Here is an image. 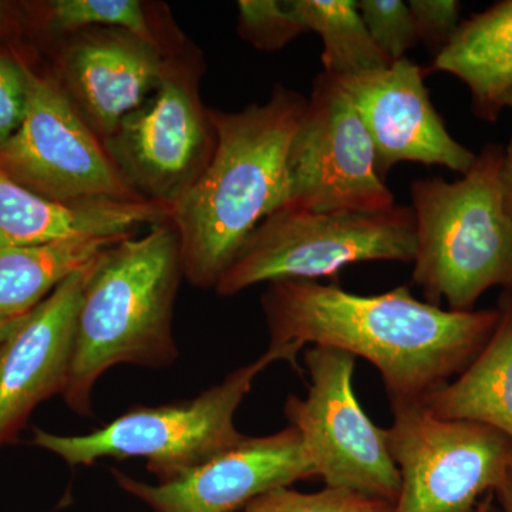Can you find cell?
<instances>
[{
    "label": "cell",
    "instance_id": "cell-1",
    "mask_svg": "<svg viewBox=\"0 0 512 512\" xmlns=\"http://www.w3.org/2000/svg\"><path fill=\"white\" fill-rule=\"evenodd\" d=\"M262 311L272 348L326 346L379 370L390 407L424 404L460 375L497 328L500 312L448 311L407 286L356 295L315 281L268 284Z\"/></svg>",
    "mask_w": 512,
    "mask_h": 512
},
{
    "label": "cell",
    "instance_id": "cell-3",
    "mask_svg": "<svg viewBox=\"0 0 512 512\" xmlns=\"http://www.w3.org/2000/svg\"><path fill=\"white\" fill-rule=\"evenodd\" d=\"M183 276L180 239L170 220L117 242L94 261L62 392L74 413L92 416L94 386L110 367H164L177 359L173 313Z\"/></svg>",
    "mask_w": 512,
    "mask_h": 512
},
{
    "label": "cell",
    "instance_id": "cell-11",
    "mask_svg": "<svg viewBox=\"0 0 512 512\" xmlns=\"http://www.w3.org/2000/svg\"><path fill=\"white\" fill-rule=\"evenodd\" d=\"M394 205L355 103L338 80L319 73L289 146L281 208L375 212Z\"/></svg>",
    "mask_w": 512,
    "mask_h": 512
},
{
    "label": "cell",
    "instance_id": "cell-6",
    "mask_svg": "<svg viewBox=\"0 0 512 512\" xmlns=\"http://www.w3.org/2000/svg\"><path fill=\"white\" fill-rule=\"evenodd\" d=\"M412 207L312 211L279 208L252 232L214 291L232 296L258 284L336 278L359 262H413Z\"/></svg>",
    "mask_w": 512,
    "mask_h": 512
},
{
    "label": "cell",
    "instance_id": "cell-25",
    "mask_svg": "<svg viewBox=\"0 0 512 512\" xmlns=\"http://www.w3.org/2000/svg\"><path fill=\"white\" fill-rule=\"evenodd\" d=\"M30 64L18 50L0 43V146L25 119Z\"/></svg>",
    "mask_w": 512,
    "mask_h": 512
},
{
    "label": "cell",
    "instance_id": "cell-20",
    "mask_svg": "<svg viewBox=\"0 0 512 512\" xmlns=\"http://www.w3.org/2000/svg\"><path fill=\"white\" fill-rule=\"evenodd\" d=\"M28 23L60 37L89 28L120 29L156 47L164 56L183 52L190 40L171 18L167 5L143 0H50L25 6Z\"/></svg>",
    "mask_w": 512,
    "mask_h": 512
},
{
    "label": "cell",
    "instance_id": "cell-27",
    "mask_svg": "<svg viewBox=\"0 0 512 512\" xmlns=\"http://www.w3.org/2000/svg\"><path fill=\"white\" fill-rule=\"evenodd\" d=\"M22 9L13 3L0 0V42L5 37L19 33L23 29V22H28L26 12L22 15Z\"/></svg>",
    "mask_w": 512,
    "mask_h": 512
},
{
    "label": "cell",
    "instance_id": "cell-19",
    "mask_svg": "<svg viewBox=\"0 0 512 512\" xmlns=\"http://www.w3.org/2000/svg\"><path fill=\"white\" fill-rule=\"evenodd\" d=\"M130 237H84L0 249V319H19L107 248Z\"/></svg>",
    "mask_w": 512,
    "mask_h": 512
},
{
    "label": "cell",
    "instance_id": "cell-7",
    "mask_svg": "<svg viewBox=\"0 0 512 512\" xmlns=\"http://www.w3.org/2000/svg\"><path fill=\"white\" fill-rule=\"evenodd\" d=\"M202 74L201 50L188 42L168 57L153 92L103 143L144 200L173 207L214 156L217 134L201 101Z\"/></svg>",
    "mask_w": 512,
    "mask_h": 512
},
{
    "label": "cell",
    "instance_id": "cell-8",
    "mask_svg": "<svg viewBox=\"0 0 512 512\" xmlns=\"http://www.w3.org/2000/svg\"><path fill=\"white\" fill-rule=\"evenodd\" d=\"M384 429L400 474L393 512H476L512 466V441L500 431L434 416L424 404L390 407Z\"/></svg>",
    "mask_w": 512,
    "mask_h": 512
},
{
    "label": "cell",
    "instance_id": "cell-26",
    "mask_svg": "<svg viewBox=\"0 0 512 512\" xmlns=\"http://www.w3.org/2000/svg\"><path fill=\"white\" fill-rule=\"evenodd\" d=\"M407 5L419 42L443 49L460 25L461 3L457 0H410Z\"/></svg>",
    "mask_w": 512,
    "mask_h": 512
},
{
    "label": "cell",
    "instance_id": "cell-30",
    "mask_svg": "<svg viewBox=\"0 0 512 512\" xmlns=\"http://www.w3.org/2000/svg\"><path fill=\"white\" fill-rule=\"evenodd\" d=\"M20 320H22V318L0 319V346H2V343L5 342L10 333L13 332V329L19 325Z\"/></svg>",
    "mask_w": 512,
    "mask_h": 512
},
{
    "label": "cell",
    "instance_id": "cell-31",
    "mask_svg": "<svg viewBox=\"0 0 512 512\" xmlns=\"http://www.w3.org/2000/svg\"><path fill=\"white\" fill-rule=\"evenodd\" d=\"M494 500L493 494L488 495V497H485L483 501H481V504L478 505L476 512H485L487 511L488 505L491 504V501Z\"/></svg>",
    "mask_w": 512,
    "mask_h": 512
},
{
    "label": "cell",
    "instance_id": "cell-2",
    "mask_svg": "<svg viewBox=\"0 0 512 512\" xmlns=\"http://www.w3.org/2000/svg\"><path fill=\"white\" fill-rule=\"evenodd\" d=\"M305 106V96L276 84L264 104L210 109L214 156L170 214L191 285L214 289L252 232L284 204L286 158Z\"/></svg>",
    "mask_w": 512,
    "mask_h": 512
},
{
    "label": "cell",
    "instance_id": "cell-22",
    "mask_svg": "<svg viewBox=\"0 0 512 512\" xmlns=\"http://www.w3.org/2000/svg\"><path fill=\"white\" fill-rule=\"evenodd\" d=\"M238 33L261 52H279L306 33L295 0H241Z\"/></svg>",
    "mask_w": 512,
    "mask_h": 512
},
{
    "label": "cell",
    "instance_id": "cell-17",
    "mask_svg": "<svg viewBox=\"0 0 512 512\" xmlns=\"http://www.w3.org/2000/svg\"><path fill=\"white\" fill-rule=\"evenodd\" d=\"M431 72L457 77L470 90L478 119L497 121L505 94L512 89V0L461 20L427 69Z\"/></svg>",
    "mask_w": 512,
    "mask_h": 512
},
{
    "label": "cell",
    "instance_id": "cell-13",
    "mask_svg": "<svg viewBox=\"0 0 512 512\" xmlns=\"http://www.w3.org/2000/svg\"><path fill=\"white\" fill-rule=\"evenodd\" d=\"M426 73L403 57L375 72L336 79L372 137L383 180L403 161L440 165L461 175L476 163L477 154L448 133L434 109L424 84Z\"/></svg>",
    "mask_w": 512,
    "mask_h": 512
},
{
    "label": "cell",
    "instance_id": "cell-9",
    "mask_svg": "<svg viewBox=\"0 0 512 512\" xmlns=\"http://www.w3.org/2000/svg\"><path fill=\"white\" fill-rule=\"evenodd\" d=\"M311 384L306 397L288 396L284 413L325 487L342 488L396 504L400 474L383 427L360 406L353 386L356 357L311 346L303 352Z\"/></svg>",
    "mask_w": 512,
    "mask_h": 512
},
{
    "label": "cell",
    "instance_id": "cell-18",
    "mask_svg": "<svg viewBox=\"0 0 512 512\" xmlns=\"http://www.w3.org/2000/svg\"><path fill=\"white\" fill-rule=\"evenodd\" d=\"M500 319L476 359L424 402L434 416L473 421L512 441V291L500 298Z\"/></svg>",
    "mask_w": 512,
    "mask_h": 512
},
{
    "label": "cell",
    "instance_id": "cell-33",
    "mask_svg": "<svg viewBox=\"0 0 512 512\" xmlns=\"http://www.w3.org/2000/svg\"><path fill=\"white\" fill-rule=\"evenodd\" d=\"M493 497H494V495H493ZM485 512H500V511H498L497 507H494L493 501H491V504L488 505L487 511H485Z\"/></svg>",
    "mask_w": 512,
    "mask_h": 512
},
{
    "label": "cell",
    "instance_id": "cell-12",
    "mask_svg": "<svg viewBox=\"0 0 512 512\" xmlns=\"http://www.w3.org/2000/svg\"><path fill=\"white\" fill-rule=\"evenodd\" d=\"M117 485L151 512H238L258 495L316 477L293 427L244 441L167 483L111 470Z\"/></svg>",
    "mask_w": 512,
    "mask_h": 512
},
{
    "label": "cell",
    "instance_id": "cell-28",
    "mask_svg": "<svg viewBox=\"0 0 512 512\" xmlns=\"http://www.w3.org/2000/svg\"><path fill=\"white\" fill-rule=\"evenodd\" d=\"M500 185L505 208L512 215V137L504 147L500 168Z\"/></svg>",
    "mask_w": 512,
    "mask_h": 512
},
{
    "label": "cell",
    "instance_id": "cell-21",
    "mask_svg": "<svg viewBox=\"0 0 512 512\" xmlns=\"http://www.w3.org/2000/svg\"><path fill=\"white\" fill-rule=\"evenodd\" d=\"M306 32L322 39L323 72L335 79L392 64L367 32L355 0H295Z\"/></svg>",
    "mask_w": 512,
    "mask_h": 512
},
{
    "label": "cell",
    "instance_id": "cell-16",
    "mask_svg": "<svg viewBox=\"0 0 512 512\" xmlns=\"http://www.w3.org/2000/svg\"><path fill=\"white\" fill-rule=\"evenodd\" d=\"M160 202L70 205L22 187L0 167V249L84 237H134L138 228L170 220Z\"/></svg>",
    "mask_w": 512,
    "mask_h": 512
},
{
    "label": "cell",
    "instance_id": "cell-5",
    "mask_svg": "<svg viewBox=\"0 0 512 512\" xmlns=\"http://www.w3.org/2000/svg\"><path fill=\"white\" fill-rule=\"evenodd\" d=\"M302 350L298 345L269 346L259 359L229 373L195 399L133 407L82 436L35 429L32 444L72 467L93 466L101 458H144L158 483H167L244 441L247 436L235 426V413L251 392L256 376L275 362L291 363L301 373L298 356Z\"/></svg>",
    "mask_w": 512,
    "mask_h": 512
},
{
    "label": "cell",
    "instance_id": "cell-14",
    "mask_svg": "<svg viewBox=\"0 0 512 512\" xmlns=\"http://www.w3.org/2000/svg\"><path fill=\"white\" fill-rule=\"evenodd\" d=\"M53 40L47 70L103 143L153 92L168 59L120 29L89 28Z\"/></svg>",
    "mask_w": 512,
    "mask_h": 512
},
{
    "label": "cell",
    "instance_id": "cell-10",
    "mask_svg": "<svg viewBox=\"0 0 512 512\" xmlns=\"http://www.w3.org/2000/svg\"><path fill=\"white\" fill-rule=\"evenodd\" d=\"M0 167L22 187L62 204L147 201L127 183L55 77L32 64L25 119L0 146Z\"/></svg>",
    "mask_w": 512,
    "mask_h": 512
},
{
    "label": "cell",
    "instance_id": "cell-24",
    "mask_svg": "<svg viewBox=\"0 0 512 512\" xmlns=\"http://www.w3.org/2000/svg\"><path fill=\"white\" fill-rule=\"evenodd\" d=\"M357 9L373 42L390 62L403 59L419 43L412 12L403 0H359Z\"/></svg>",
    "mask_w": 512,
    "mask_h": 512
},
{
    "label": "cell",
    "instance_id": "cell-4",
    "mask_svg": "<svg viewBox=\"0 0 512 512\" xmlns=\"http://www.w3.org/2000/svg\"><path fill=\"white\" fill-rule=\"evenodd\" d=\"M504 147L487 144L456 181L416 180L413 282L426 302L470 312L488 289L512 291V215L500 185Z\"/></svg>",
    "mask_w": 512,
    "mask_h": 512
},
{
    "label": "cell",
    "instance_id": "cell-32",
    "mask_svg": "<svg viewBox=\"0 0 512 512\" xmlns=\"http://www.w3.org/2000/svg\"><path fill=\"white\" fill-rule=\"evenodd\" d=\"M503 104L504 109H507V107H510V109H512V89L510 90V92L505 94Z\"/></svg>",
    "mask_w": 512,
    "mask_h": 512
},
{
    "label": "cell",
    "instance_id": "cell-15",
    "mask_svg": "<svg viewBox=\"0 0 512 512\" xmlns=\"http://www.w3.org/2000/svg\"><path fill=\"white\" fill-rule=\"evenodd\" d=\"M92 265L70 276L23 316L0 346V447L18 437L37 404L62 394Z\"/></svg>",
    "mask_w": 512,
    "mask_h": 512
},
{
    "label": "cell",
    "instance_id": "cell-29",
    "mask_svg": "<svg viewBox=\"0 0 512 512\" xmlns=\"http://www.w3.org/2000/svg\"><path fill=\"white\" fill-rule=\"evenodd\" d=\"M493 495L497 500L498 511L512 512V466L508 470L503 483L494 491Z\"/></svg>",
    "mask_w": 512,
    "mask_h": 512
},
{
    "label": "cell",
    "instance_id": "cell-23",
    "mask_svg": "<svg viewBox=\"0 0 512 512\" xmlns=\"http://www.w3.org/2000/svg\"><path fill=\"white\" fill-rule=\"evenodd\" d=\"M238 512H393V505L342 488L302 493L278 487L258 495Z\"/></svg>",
    "mask_w": 512,
    "mask_h": 512
}]
</instances>
